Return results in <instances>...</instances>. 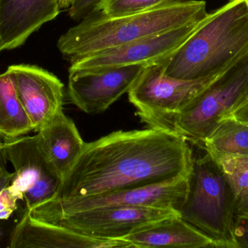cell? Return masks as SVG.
Returning a JSON list of instances; mask_svg holds the SVG:
<instances>
[{
  "label": "cell",
  "instance_id": "obj_21",
  "mask_svg": "<svg viewBox=\"0 0 248 248\" xmlns=\"http://www.w3.org/2000/svg\"><path fill=\"white\" fill-rule=\"evenodd\" d=\"M20 199H23V197L11 186H4L0 189V221L7 220L17 210V202Z\"/></svg>",
  "mask_w": 248,
  "mask_h": 248
},
{
  "label": "cell",
  "instance_id": "obj_2",
  "mask_svg": "<svg viewBox=\"0 0 248 248\" xmlns=\"http://www.w3.org/2000/svg\"><path fill=\"white\" fill-rule=\"evenodd\" d=\"M202 0H175L142 13L119 17L91 13L70 28L58 41L68 61L159 34L203 20Z\"/></svg>",
  "mask_w": 248,
  "mask_h": 248
},
{
  "label": "cell",
  "instance_id": "obj_7",
  "mask_svg": "<svg viewBox=\"0 0 248 248\" xmlns=\"http://www.w3.org/2000/svg\"><path fill=\"white\" fill-rule=\"evenodd\" d=\"M188 185L189 176H184L156 184L121 189L94 196L49 199L28 211L32 217L41 221L103 207H146L179 211L186 199Z\"/></svg>",
  "mask_w": 248,
  "mask_h": 248
},
{
  "label": "cell",
  "instance_id": "obj_4",
  "mask_svg": "<svg viewBox=\"0 0 248 248\" xmlns=\"http://www.w3.org/2000/svg\"><path fill=\"white\" fill-rule=\"evenodd\" d=\"M238 198L209 153L193 158L181 216L217 248H239L234 228Z\"/></svg>",
  "mask_w": 248,
  "mask_h": 248
},
{
  "label": "cell",
  "instance_id": "obj_16",
  "mask_svg": "<svg viewBox=\"0 0 248 248\" xmlns=\"http://www.w3.org/2000/svg\"><path fill=\"white\" fill-rule=\"evenodd\" d=\"M36 138L46 163L62 181L85 144L74 121L61 111L38 131Z\"/></svg>",
  "mask_w": 248,
  "mask_h": 248
},
{
  "label": "cell",
  "instance_id": "obj_22",
  "mask_svg": "<svg viewBox=\"0 0 248 248\" xmlns=\"http://www.w3.org/2000/svg\"><path fill=\"white\" fill-rule=\"evenodd\" d=\"M103 0H75L68 9L70 17L79 22L94 11L96 6Z\"/></svg>",
  "mask_w": 248,
  "mask_h": 248
},
{
  "label": "cell",
  "instance_id": "obj_9",
  "mask_svg": "<svg viewBox=\"0 0 248 248\" xmlns=\"http://www.w3.org/2000/svg\"><path fill=\"white\" fill-rule=\"evenodd\" d=\"M176 215L180 213L173 209L110 206L58 215L43 221L92 238L116 240L149 223Z\"/></svg>",
  "mask_w": 248,
  "mask_h": 248
},
{
  "label": "cell",
  "instance_id": "obj_11",
  "mask_svg": "<svg viewBox=\"0 0 248 248\" xmlns=\"http://www.w3.org/2000/svg\"><path fill=\"white\" fill-rule=\"evenodd\" d=\"M144 68L133 65L104 69H68L70 101L89 115L104 112L128 93Z\"/></svg>",
  "mask_w": 248,
  "mask_h": 248
},
{
  "label": "cell",
  "instance_id": "obj_17",
  "mask_svg": "<svg viewBox=\"0 0 248 248\" xmlns=\"http://www.w3.org/2000/svg\"><path fill=\"white\" fill-rule=\"evenodd\" d=\"M34 131L7 72L0 74V138L14 139Z\"/></svg>",
  "mask_w": 248,
  "mask_h": 248
},
{
  "label": "cell",
  "instance_id": "obj_15",
  "mask_svg": "<svg viewBox=\"0 0 248 248\" xmlns=\"http://www.w3.org/2000/svg\"><path fill=\"white\" fill-rule=\"evenodd\" d=\"M129 248H217L206 234L181 215L149 223L122 239Z\"/></svg>",
  "mask_w": 248,
  "mask_h": 248
},
{
  "label": "cell",
  "instance_id": "obj_14",
  "mask_svg": "<svg viewBox=\"0 0 248 248\" xmlns=\"http://www.w3.org/2000/svg\"><path fill=\"white\" fill-rule=\"evenodd\" d=\"M12 248H129L122 240H99L56 224L36 219L26 209L10 238Z\"/></svg>",
  "mask_w": 248,
  "mask_h": 248
},
{
  "label": "cell",
  "instance_id": "obj_28",
  "mask_svg": "<svg viewBox=\"0 0 248 248\" xmlns=\"http://www.w3.org/2000/svg\"><path fill=\"white\" fill-rule=\"evenodd\" d=\"M1 231H0V237H1Z\"/></svg>",
  "mask_w": 248,
  "mask_h": 248
},
{
  "label": "cell",
  "instance_id": "obj_27",
  "mask_svg": "<svg viewBox=\"0 0 248 248\" xmlns=\"http://www.w3.org/2000/svg\"><path fill=\"white\" fill-rule=\"evenodd\" d=\"M248 100V84L247 86V88H246V92H245L244 96H243V99H242L241 103H240V106H241L243 103H246V101ZM238 106V107H239ZM237 107V108H238Z\"/></svg>",
  "mask_w": 248,
  "mask_h": 248
},
{
  "label": "cell",
  "instance_id": "obj_3",
  "mask_svg": "<svg viewBox=\"0 0 248 248\" xmlns=\"http://www.w3.org/2000/svg\"><path fill=\"white\" fill-rule=\"evenodd\" d=\"M248 56V4L230 0L208 13L180 48L163 61V72L195 80L218 75Z\"/></svg>",
  "mask_w": 248,
  "mask_h": 248
},
{
  "label": "cell",
  "instance_id": "obj_29",
  "mask_svg": "<svg viewBox=\"0 0 248 248\" xmlns=\"http://www.w3.org/2000/svg\"><path fill=\"white\" fill-rule=\"evenodd\" d=\"M246 2H247L248 4V0H246Z\"/></svg>",
  "mask_w": 248,
  "mask_h": 248
},
{
  "label": "cell",
  "instance_id": "obj_12",
  "mask_svg": "<svg viewBox=\"0 0 248 248\" xmlns=\"http://www.w3.org/2000/svg\"><path fill=\"white\" fill-rule=\"evenodd\" d=\"M6 72L35 132L63 110L64 84L55 74L30 64L10 66Z\"/></svg>",
  "mask_w": 248,
  "mask_h": 248
},
{
  "label": "cell",
  "instance_id": "obj_10",
  "mask_svg": "<svg viewBox=\"0 0 248 248\" xmlns=\"http://www.w3.org/2000/svg\"><path fill=\"white\" fill-rule=\"evenodd\" d=\"M201 21L77 58L70 61L69 69H104L133 65L146 67L161 62L180 48Z\"/></svg>",
  "mask_w": 248,
  "mask_h": 248
},
{
  "label": "cell",
  "instance_id": "obj_6",
  "mask_svg": "<svg viewBox=\"0 0 248 248\" xmlns=\"http://www.w3.org/2000/svg\"><path fill=\"white\" fill-rule=\"evenodd\" d=\"M163 61L144 67L128 92V100L149 127L172 131L175 116L221 74L195 80L173 78L163 72Z\"/></svg>",
  "mask_w": 248,
  "mask_h": 248
},
{
  "label": "cell",
  "instance_id": "obj_24",
  "mask_svg": "<svg viewBox=\"0 0 248 248\" xmlns=\"http://www.w3.org/2000/svg\"><path fill=\"white\" fill-rule=\"evenodd\" d=\"M230 116H232L237 120L248 124V100L237 108Z\"/></svg>",
  "mask_w": 248,
  "mask_h": 248
},
{
  "label": "cell",
  "instance_id": "obj_13",
  "mask_svg": "<svg viewBox=\"0 0 248 248\" xmlns=\"http://www.w3.org/2000/svg\"><path fill=\"white\" fill-rule=\"evenodd\" d=\"M61 10L58 0H0V52L21 46Z\"/></svg>",
  "mask_w": 248,
  "mask_h": 248
},
{
  "label": "cell",
  "instance_id": "obj_30",
  "mask_svg": "<svg viewBox=\"0 0 248 248\" xmlns=\"http://www.w3.org/2000/svg\"></svg>",
  "mask_w": 248,
  "mask_h": 248
},
{
  "label": "cell",
  "instance_id": "obj_5",
  "mask_svg": "<svg viewBox=\"0 0 248 248\" xmlns=\"http://www.w3.org/2000/svg\"><path fill=\"white\" fill-rule=\"evenodd\" d=\"M248 84V56L226 70L173 118L171 131L202 147L220 122L240 106Z\"/></svg>",
  "mask_w": 248,
  "mask_h": 248
},
{
  "label": "cell",
  "instance_id": "obj_18",
  "mask_svg": "<svg viewBox=\"0 0 248 248\" xmlns=\"http://www.w3.org/2000/svg\"><path fill=\"white\" fill-rule=\"evenodd\" d=\"M205 150L248 157V124L229 116L219 122L202 144Z\"/></svg>",
  "mask_w": 248,
  "mask_h": 248
},
{
  "label": "cell",
  "instance_id": "obj_23",
  "mask_svg": "<svg viewBox=\"0 0 248 248\" xmlns=\"http://www.w3.org/2000/svg\"><path fill=\"white\" fill-rule=\"evenodd\" d=\"M234 233L239 248H248V214L237 215Z\"/></svg>",
  "mask_w": 248,
  "mask_h": 248
},
{
  "label": "cell",
  "instance_id": "obj_19",
  "mask_svg": "<svg viewBox=\"0 0 248 248\" xmlns=\"http://www.w3.org/2000/svg\"><path fill=\"white\" fill-rule=\"evenodd\" d=\"M219 166L238 199L248 193V157L205 150Z\"/></svg>",
  "mask_w": 248,
  "mask_h": 248
},
{
  "label": "cell",
  "instance_id": "obj_20",
  "mask_svg": "<svg viewBox=\"0 0 248 248\" xmlns=\"http://www.w3.org/2000/svg\"><path fill=\"white\" fill-rule=\"evenodd\" d=\"M173 1L175 0H103L93 13L95 12L108 17H119L142 13Z\"/></svg>",
  "mask_w": 248,
  "mask_h": 248
},
{
  "label": "cell",
  "instance_id": "obj_25",
  "mask_svg": "<svg viewBox=\"0 0 248 248\" xmlns=\"http://www.w3.org/2000/svg\"><path fill=\"white\" fill-rule=\"evenodd\" d=\"M248 214V193L237 201V215Z\"/></svg>",
  "mask_w": 248,
  "mask_h": 248
},
{
  "label": "cell",
  "instance_id": "obj_8",
  "mask_svg": "<svg viewBox=\"0 0 248 248\" xmlns=\"http://www.w3.org/2000/svg\"><path fill=\"white\" fill-rule=\"evenodd\" d=\"M0 153L13 165L11 187L21 195L26 209L56 196L61 178L51 168L39 149L36 135L0 141Z\"/></svg>",
  "mask_w": 248,
  "mask_h": 248
},
{
  "label": "cell",
  "instance_id": "obj_26",
  "mask_svg": "<svg viewBox=\"0 0 248 248\" xmlns=\"http://www.w3.org/2000/svg\"><path fill=\"white\" fill-rule=\"evenodd\" d=\"M75 0H58L60 9L61 10H66L69 9Z\"/></svg>",
  "mask_w": 248,
  "mask_h": 248
},
{
  "label": "cell",
  "instance_id": "obj_1",
  "mask_svg": "<svg viewBox=\"0 0 248 248\" xmlns=\"http://www.w3.org/2000/svg\"><path fill=\"white\" fill-rule=\"evenodd\" d=\"M193 158L188 141L173 131L150 127L116 131L84 144L52 199L94 196L187 177Z\"/></svg>",
  "mask_w": 248,
  "mask_h": 248
}]
</instances>
